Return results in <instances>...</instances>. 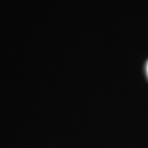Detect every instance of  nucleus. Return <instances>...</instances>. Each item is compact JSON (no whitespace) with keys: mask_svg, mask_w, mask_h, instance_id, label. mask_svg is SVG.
Masks as SVG:
<instances>
[{"mask_svg":"<svg viewBox=\"0 0 148 148\" xmlns=\"http://www.w3.org/2000/svg\"><path fill=\"white\" fill-rule=\"evenodd\" d=\"M147 73H148V64H147Z\"/></svg>","mask_w":148,"mask_h":148,"instance_id":"nucleus-1","label":"nucleus"}]
</instances>
